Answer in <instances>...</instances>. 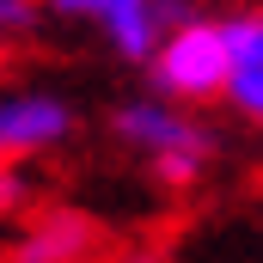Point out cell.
Instances as JSON below:
<instances>
[{"mask_svg": "<svg viewBox=\"0 0 263 263\" xmlns=\"http://www.w3.org/2000/svg\"><path fill=\"white\" fill-rule=\"evenodd\" d=\"M43 25H49V6L43 0H0V37L6 43H31Z\"/></svg>", "mask_w": 263, "mask_h": 263, "instance_id": "52a82bcc", "label": "cell"}, {"mask_svg": "<svg viewBox=\"0 0 263 263\" xmlns=\"http://www.w3.org/2000/svg\"><path fill=\"white\" fill-rule=\"evenodd\" d=\"M227 73H233V43H227V12H196L184 18L153 62L141 67L147 92H165L178 104H220L227 98Z\"/></svg>", "mask_w": 263, "mask_h": 263, "instance_id": "3957f363", "label": "cell"}, {"mask_svg": "<svg viewBox=\"0 0 263 263\" xmlns=\"http://www.w3.org/2000/svg\"><path fill=\"white\" fill-rule=\"evenodd\" d=\"M43 6H49V25H73V31L98 37L129 67H147L153 49L184 18L202 12V0H43Z\"/></svg>", "mask_w": 263, "mask_h": 263, "instance_id": "7a4b0ae2", "label": "cell"}, {"mask_svg": "<svg viewBox=\"0 0 263 263\" xmlns=\"http://www.w3.org/2000/svg\"><path fill=\"white\" fill-rule=\"evenodd\" d=\"M0 208H6V214L31 208V178H25V165H6V172H0Z\"/></svg>", "mask_w": 263, "mask_h": 263, "instance_id": "ba28073f", "label": "cell"}, {"mask_svg": "<svg viewBox=\"0 0 263 263\" xmlns=\"http://www.w3.org/2000/svg\"><path fill=\"white\" fill-rule=\"evenodd\" d=\"M80 135V104L55 86H6L0 92V159L6 165H31L62 153Z\"/></svg>", "mask_w": 263, "mask_h": 263, "instance_id": "277c9868", "label": "cell"}, {"mask_svg": "<svg viewBox=\"0 0 263 263\" xmlns=\"http://www.w3.org/2000/svg\"><path fill=\"white\" fill-rule=\"evenodd\" d=\"M110 141L129 153L135 165L159 190H196L208 165L220 159V135L196 117V104H178L165 92H129L104 117Z\"/></svg>", "mask_w": 263, "mask_h": 263, "instance_id": "6da1fadb", "label": "cell"}, {"mask_svg": "<svg viewBox=\"0 0 263 263\" xmlns=\"http://www.w3.org/2000/svg\"><path fill=\"white\" fill-rule=\"evenodd\" d=\"M6 257L12 263H92L98 257V227L80 208H37L18 227Z\"/></svg>", "mask_w": 263, "mask_h": 263, "instance_id": "5b68a950", "label": "cell"}, {"mask_svg": "<svg viewBox=\"0 0 263 263\" xmlns=\"http://www.w3.org/2000/svg\"><path fill=\"white\" fill-rule=\"evenodd\" d=\"M227 43H233V73H227V98L220 104L245 129H263V6L227 12Z\"/></svg>", "mask_w": 263, "mask_h": 263, "instance_id": "8992f818", "label": "cell"}]
</instances>
